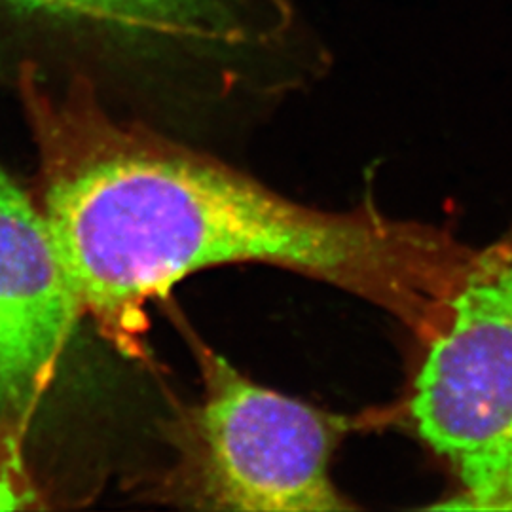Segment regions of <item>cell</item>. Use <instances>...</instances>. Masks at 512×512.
Segmentation results:
<instances>
[{
	"label": "cell",
	"instance_id": "6da1fadb",
	"mask_svg": "<svg viewBox=\"0 0 512 512\" xmlns=\"http://www.w3.org/2000/svg\"><path fill=\"white\" fill-rule=\"evenodd\" d=\"M19 97L38 148V205L82 317L128 357L145 355L147 306L179 281L264 264L374 304L416 342L444 325L471 247L450 228L359 205L294 202L207 154L112 116L92 82L63 88L35 65Z\"/></svg>",
	"mask_w": 512,
	"mask_h": 512
},
{
	"label": "cell",
	"instance_id": "7a4b0ae2",
	"mask_svg": "<svg viewBox=\"0 0 512 512\" xmlns=\"http://www.w3.org/2000/svg\"><path fill=\"white\" fill-rule=\"evenodd\" d=\"M202 395L171 429L162 495L205 511L327 512L353 505L332 478L348 420L256 384L194 346Z\"/></svg>",
	"mask_w": 512,
	"mask_h": 512
},
{
	"label": "cell",
	"instance_id": "5b68a950",
	"mask_svg": "<svg viewBox=\"0 0 512 512\" xmlns=\"http://www.w3.org/2000/svg\"><path fill=\"white\" fill-rule=\"evenodd\" d=\"M29 16L90 27L133 40L202 35L213 14L211 0H2Z\"/></svg>",
	"mask_w": 512,
	"mask_h": 512
},
{
	"label": "cell",
	"instance_id": "277c9868",
	"mask_svg": "<svg viewBox=\"0 0 512 512\" xmlns=\"http://www.w3.org/2000/svg\"><path fill=\"white\" fill-rule=\"evenodd\" d=\"M80 319L37 196L0 167V495L25 488L27 431Z\"/></svg>",
	"mask_w": 512,
	"mask_h": 512
},
{
	"label": "cell",
	"instance_id": "3957f363",
	"mask_svg": "<svg viewBox=\"0 0 512 512\" xmlns=\"http://www.w3.org/2000/svg\"><path fill=\"white\" fill-rule=\"evenodd\" d=\"M420 348L404 418L452 476L444 507L512 511V224L471 251Z\"/></svg>",
	"mask_w": 512,
	"mask_h": 512
}]
</instances>
